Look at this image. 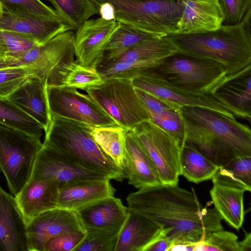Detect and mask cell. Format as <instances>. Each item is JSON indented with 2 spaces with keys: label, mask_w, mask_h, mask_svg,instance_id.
<instances>
[{
  "label": "cell",
  "mask_w": 251,
  "mask_h": 251,
  "mask_svg": "<svg viewBox=\"0 0 251 251\" xmlns=\"http://www.w3.org/2000/svg\"><path fill=\"white\" fill-rule=\"evenodd\" d=\"M128 209L170 229L174 246L195 251L208 233L223 229L222 218L214 208L203 206L192 188L160 184L139 188L126 198ZM171 250V249H170Z\"/></svg>",
  "instance_id": "cell-1"
},
{
  "label": "cell",
  "mask_w": 251,
  "mask_h": 251,
  "mask_svg": "<svg viewBox=\"0 0 251 251\" xmlns=\"http://www.w3.org/2000/svg\"><path fill=\"white\" fill-rule=\"evenodd\" d=\"M185 143L221 166L240 155L251 156V132L235 117L199 107L180 108Z\"/></svg>",
  "instance_id": "cell-2"
},
{
  "label": "cell",
  "mask_w": 251,
  "mask_h": 251,
  "mask_svg": "<svg viewBox=\"0 0 251 251\" xmlns=\"http://www.w3.org/2000/svg\"><path fill=\"white\" fill-rule=\"evenodd\" d=\"M251 11L238 24L204 32L174 33L165 37L179 52L220 63L228 76L251 65Z\"/></svg>",
  "instance_id": "cell-3"
},
{
  "label": "cell",
  "mask_w": 251,
  "mask_h": 251,
  "mask_svg": "<svg viewBox=\"0 0 251 251\" xmlns=\"http://www.w3.org/2000/svg\"><path fill=\"white\" fill-rule=\"evenodd\" d=\"M93 126L51 116L43 144L53 147L81 166L105 176L109 180L122 181L123 170L103 151L92 137Z\"/></svg>",
  "instance_id": "cell-4"
},
{
  "label": "cell",
  "mask_w": 251,
  "mask_h": 251,
  "mask_svg": "<svg viewBox=\"0 0 251 251\" xmlns=\"http://www.w3.org/2000/svg\"><path fill=\"white\" fill-rule=\"evenodd\" d=\"M142 73L174 88L201 93L213 94L227 77L220 63L179 51Z\"/></svg>",
  "instance_id": "cell-5"
},
{
  "label": "cell",
  "mask_w": 251,
  "mask_h": 251,
  "mask_svg": "<svg viewBox=\"0 0 251 251\" xmlns=\"http://www.w3.org/2000/svg\"><path fill=\"white\" fill-rule=\"evenodd\" d=\"M112 7L114 20L160 37L177 32L183 0H92Z\"/></svg>",
  "instance_id": "cell-6"
},
{
  "label": "cell",
  "mask_w": 251,
  "mask_h": 251,
  "mask_svg": "<svg viewBox=\"0 0 251 251\" xmlns=\"http://www.w3.org/2000/svg\"><path fill=\"white\" fill-rule=\"evenodd\" d=\"M42 147L40 139L0 124V173L15 197L30 180Z\"/></svg>",
  "instance_id": "cell-7"
},
{
  "label": "cell",
  "mask_w": 251,
  "mask_h": 251,
  "mask_svg": "<svg viewBox=\"0 0 251 251\" xmlns=\"http://www.w3.org/2000/svg\"><path fill=\"white\" fill-rule=\"evenodd\" d=\"M85 91L116 122L127 130L149 121L131 79L110 78Z\"/></svg>",
  "instance_id": "cell-8"
},
{
  "label": "cell",
  "mask_w": 251,
  "mask_h": 251,
  "mask_svg": "<svg viewBox=\"0 0 251 251\" xmlns=\"http://www.w3.org/2000/svg\"><path fill=\"white\" fill-rule=\"evenodd\" d=\"M75 32L68 30L47 42L37 45L7 67L25 66L35 76L47 81V85H62L67 66L75 61Z\"/></svg>",
  "instance_id": "cell-9"
},
{
  "label": "cell",
  "mask_w": 251,
  "mask_h": 251,
  "mask_svg": "<svg viewBox=\"0 0 251 251\" xmlns=\"http://www.w3.org/2000/svg\"><path fill=\"white\" fill-rule=\"evenodd\" d=\"M131 130L154 164L161 183L178 185L181 149L176 140L150 121Z\"/></svg>",
  "instance_id": "cell-10"
},
{
  "label": "cell",
  "mask_w": 251,
  "mask_h": 251,
  "mask_svg": "<svg viewBox=\"0 0 251 251\" xmlns=\"http://www.w3.org/2000/svg\"><path fill=\"white\" fill-rule=\"evenodd\" d=\"M51 116L65 118L95 126L117 124L89 95L64 85H47Z\"/></svg>",
  "instance_id": "cell-11"
},
{
  "label": "cell",
  "mask_w": 251,
  "mask_h": 251,
  "mask_svg": "<svg viewBox=\"0 0 251 251\" xmlns=\"http://www.w3.org/2000/svg\"><path fill=\"white\" fill-rule=\"evenodd\" d=\"M109 179L105 176L86 169L60 151L43 144L30 179H50L59 189L82 181Z\"/></svg>",
  "instance_id": "cell-12"
},
{
  "label": "cell",
  "mask_w": 251,
  "mask_h": 251,
  "mask_svg": "<svg viewBox=\"0 0 251 251\" xmlns=\"http://www.w3.org/2000/svg\"><path fill=\"white\" fill-rule=\"evenodd\" d=\"M131 81L135 89L153 95L179 108L183 106L203 107L235 117L232 110L213 94L178 89L143 73L134 77Z\"/></svg>",
  "instance_id": "cell-13"
},
{
  "label": "cell",
  "mask_w": 251,
  "mask_h": 251,
  "mask_svg": "<svg viewBox=\"0 0 251 251\" xmlns=\"http://www.w3.org/2000/svg\"><path fill=\"white\" fill-rule=\"evenodd\" d=\"M117 25L116 20L101 17L87 20L75 32L76 62L97 69L103 59L106 47Z\"/></svg>",
  "instance_id": "cell-14"
},
{
  "label": "cell",
  "mask_w": 251,
  "mask_h": 251,
  "mask_svg": "<svg viewBox=\"0 0 251 251\" xmlns=\"http://www.w3.org/2000/svg\"><path fill=\"white\" fill-rule=\"evenodd\" d=\"M79 230L85 229L75 210L58 207L44 212L27 224L30 251H44L50 239Z\"/></svg>",
  "instance_id": "cell-15"
},
{
  "label": "cell",
  "mask_w": 251,
  "mask_h": 251,
  "mask_svg": "<svg viewBox=\"0 0 251 251\" xmlns=\"http://www.w3.org/2000/svg\"><path fill=\"white\" fill-rule=\"evenodd\" d=\"M0 251H30L27 223L15 197L0 185Z\"/></svg>",
  "instance_id": "cell-16"
},
{
  "label": "cell",
  "mask_w": 251,
  "mask_h": 251,
  "mask_svg": "<svg viewBox=\"0 0 251 251\" xmlns=\"http://www.w3.org/2000/svg\"><path fill=\"white\" fill-rule=\"evenodd\" d=\"M0 29L18 33L36 44H43L70 27L60 19L22 16L3 11Z\"/></svg>",
  "instance_id": "cell-17"
},
{
  "label": "cell",
  "mask_w": 251,
  "mask_h": 251,
  "mask_svg": "<svg viewBox=\"0 0 251 251\" xmlns=\"http://www.w3.org/2000/svg\"><path fill=\"white\" fill-rule=\"evenodd\" d=\"M183 8L177 32L191 34L217 29L225 21L218 0H183Z\"/></svg>",
  "instance_id": "cell-18"
},
{
  "label": "cell",
  "mask_w": 251,
  "mask_h": 251,
  "mask_svg": "<svg viewBox=\"0 0 251 251\" xmlns=\"http://www.w3.org/2000/svg\"><path fill=\"white\" fill-rule=\"evenodd\" d=\"M47 81L32 76L7 98L42 126L45 132L51 121L47 97Z\"/></svg>",
  "instance_id": "cell-19"
},
{
  "label": "cell",
  "mask_w": 251,
  "mask_h": 251,
  "mask_svg": "<svg viewBox=\"0 0 251 251\" xmlns=\"http://www.w3.org/2000/svg\"><path fill=\"white\" fill-rule=\"evenodd\" d=\"M84 228L119 233L128 213L121 200L113 196L96 201L75 210Z\"/></svg>",
  "instance_id": "cell-20"
},
{
  "label": "cell",
  "mask_w": 251,
  "mask_h": 251,
  "mask_svg": "<svg viewBox=\"0 0 251 251\" xmlns=\"http://www.w3.org/2000/svg\"><path fill=\"white\" fill-rule=\"evenodd\" d=\"M59 187L50 179H30L15 196L18 205L27 224L47 211L58 207Z\"/></svg>",
  "instance_id": "cell-21"
},
{
  "label": "cell",
  "mask_w": 251,
  "mask_h": 251,
  "mask_svg": "<svg viewBox=\"0 0 251 251\" xmlns=\"http://www.w3.org/2000/svg\"><path fill=\"white\" fill-rule=\"evenodd\" d=\"M123 171L128 183L136 188L162 184L154 164L131 130L126 132Z\"/></svg>",
  "instance_id": "cell-22"
},
{
  "label": "cell",
  "mask_w": 251,
  "mask_h": 251,
  "mask_svg": "<svg viewBox=\"0 0 251 251\" xmlns=\"http://www.w3.org/2000/svg\"><path fill=\"white\" fill-rule=\"evenodd\" d=\"M213 94L232 110L235 117L250 122L251 65L237 74L228 76Z\"/></svg>",
  "instance_id": "cell-23"
},
{
  "label": "cell",
  "mask_w": 251,
  "mask_h": 251,
  "mask_svg": "<svg viewBox=\"0 0 251 251\" xmlns=\"http://www.w3.org/2000/svg\"><path fill=\"white\" fill-rule=\"evenodd\" d=\"M135 89L148 114L149 121L173 137L182 149L185 144V130L180 108Z\"/></svg>",
  "instance_id": "cell-24"
},
{
  "label": "cell",
  "mask_w": 251,
  "mask_h": 251,
  "mask_svg": "<svg viewBox=\"0 0 251 251\" xmlns=\"http://www.w3.org/2000/svg\"><path fill=\"white\" fill-rule=\"evenodd\" d=\"M115 191L108 179L75 183L59 189L58 207L76 210L102 199L113 196Z\"/></svg>",
  "instance_id": "cell-25"
},
{
  "label": "cell",
  "mask_w": 251,
  "mask_h": 251,
  "mask_svg": "<svg viewBox=\"0 0 251 251\" xmlns=\"http://www.w3.org/2000/svg\"><path fill=\"white\" fill-rule=\"evenodd\" d=\"M161 229L147 218L128 209L119 233L115 251H143Z\"/></svg>",
  "instance_id": "cell-26"
},
{
  "label": "cell",
  "mask_w": 251,
  "mask_h": 251,
  "mask_svg": "<svg viewBox=\"0 0 251 251\" xmlns=\"http://www.w3.org/2000/svg\"><path fill=\"white\" fill-rule=\"evenodd\" d=\"M209 192L214 208L222 219L238 231L242 227L244 221L245 191L213 184Z\"/></svg>",
  "instance_id": "cell-27"
},
{
  "label": "cell",
  "mask_w": 251,
  "mask_h": 251,
  "mask_svg": "<svg viewBox=\"0 0 251 251\" xmlns=\"http://www.w3.org/2000/svg\"><path fill=\"white\" fill-rule=\"evenodd\" d=\"M213 184L251 192V156H237L219 166L212 178Z\"/></svg>",
  "instance_id": "cell-28"
},
{
  "label": "cell",
  "mask_w": 251,
  "mask_h": 251,
  "mask_svg": "<svg viewBox=\"0 0 251 251\" xmlns=\"http://www.w3.org/2000/svg\"><path fill=\"white\" fill-rule=\"evenodd\" d=\"M181 175L188 181L198 183L211 179L219 166L193 147L185 144L181 149Z\"/></svg>",
  "instance_id": "cell-29"
},
{
  "label": "cell",
  "mask_w": 251,
  "mask_h": 251,
  "mask_svg": "<svg viewBox=\"0 0 251 251\" xmlns=\"http://www.w3.org/2000/svg\"><path fill=\"white\" fill-rule=\"evenodd\" d=\"M127 130L116 124L93 126L91 134L103 151L123 170L126 153V132Z\"/></svg>",
  "instance_id": "cell-30"
},
{
  "label": "cell",
  "mask_w": 251,
  "mask_h": 251,
  "mask_svg": "<svg viewBox=\"0 0 251 251\" xmlns=\"http://www.w3.org/2000/svg\"><path fill=\"white\" fill-rule=\"evenodd\" d=\"M62 21L72 30L76 31L89 18L99 14L97 5L92 0H48Z\"/></svg>",
  "instance_id": "cell-31"
},
{
  "label": "cell",
  "mask_w": 251,
  "mask_h": 251,
  "mask_svg": "<svg viewBox=\"0 0 251 251\" xmlns=\"http://www.w3.org/2000/svg\"><path fill=\"white\" fill-rule=\"evenodd\" d=\"M157 37L160 36L117 22V25L106 47L102 61L116 58L138 43Z\"/></svg>",
  "instance_id": "cell-32"
},
{
  "label": "cell",
  "mask_w": 251,
  "mask_h": 251,
  "mask_svg": "<svg viewBox=\"0 0 251 251\" xmlns=\"http://www.w3.org/2000/svg\"><path fill=\"white\" fill-rule=\"evenodd\" d=\"M0 124L22 131L40 139L42 130L40 125L24 112L7 97L0 96Z\"/></svg>",
  "instance_id": "cell-33"
},
{
  "label": "cell",
  "mask_w": 251,
  "mask_h": 251,
  "mask_svg": "<svg viewBox=\"0 0 251 251\" xmlns=\"http://www.w3.org/2000/svg\"><path fill=\"white\" fill-rule=\"evenodd\" d=\"M103 82L97 69L83 66L75 60L67 67L62 85L84 90L88 87L99 85Z\"/></svg>",
  "instance_id": "cell-34"
},
{
  "label": "cell",
  "mask_w": 251,
  "mask_h": 251,
  "mask_svg": "<svg viewBox=\"0 0 251 251\" xmlns=\"http://www.w3.org/2000/svg\"><path fill=\"white\" fill-rule=\"evenodd\" d=\"M0 4L3 11L12 14L61 20L53 9L40 0H0Z\"/></svg>",
  "instance_id": "cell-35"
},
{
  "label": "cell",
  "mask_w": 251,
  "mask_h": 251,
  "mask_svg": "<svg viewBox=\"0 0 251 251\" xmlns=\"http://www.w3.org/2000/svg\"><path fill=\"white\" fill-rule=\"evenodd\" d=\"M86 234L74 251H115L119 233L85 228Z\"/></svg>",
  "instance_id": "cell-36"
},
{
  "label": "cell",
  "mask_w": 251,
  "mask_h": 251,
  "mask_svg": "<svg viewBox=\"0 0 251 251\" xmlns=\"http://www.w3.org/2000/svg\"><path fill=\"white\" fill-rule=\"evenodd\" d=\"M196 251H241L240 241L235 233L223 229L207 234L197 244Z\"/></svg>",
  "instance_id": "cell-37"
},
{
  "label": "cell",
  "mask_w": 251,
  "mask_h": 251,
  "mask_svg": "<svg viewBox=\"0 0 251 251\" xmlns=\"http://www.w3.org/2000/svg\"><path fill=\"white\" fill-rule=\"evenodd\" d=\"M32 76L33 71L25 66L0 68V96L8 97Z\"/></svg>",
  "instance_id": "cell-38"
},
{
  "label": "cell",
  "mask_w": 251,
  "mask_h": 251,
  "mask_svg": "<svg viewBox=\"0 0 251 251\" xmlns=\"http://www.w3.org/2000/svg\"><path fill=\"white\" fill-rule=\"evenodd\" d=\"M2 34L7 46L9 59L6 68L11 62L21 57L38 45L29 39L14 32L2 30Z\"/></svg>",
  "instance_id": "cell-39"
},
{
  "label": "cell",
  "mask_w": 251,
  "mask_h": 251,
  "mask_svg": "<svg viewBox=\"0 0 251 251\" xmlns=\"http://www.w3.org/2000/svg\"><path fill=\"white\" fill-rule=\"evenodd\" d=\"M222 8L224 23L236 24L241 22L251 11V0H218Z\"/></svg>",
  "instance_id": "cell-40"
},
{
  "label": "cell",
  "mask_w": 251,
  "mask_h": 251,
  "mask_svg": "<svg viewBox=\"0 0 251 251\" xmlns=\"http://www.w3.org/2000/svg\"><path fill=\"white\" fill-rule=\"evenodd\" d=\"M85 234V230H79L57 235L47 242L44 251H74Z\"/></svg>",
  "instance_id": "cell-41"
},
{
  "label": "cell",
  "mask_w": 251,
  "mask_h": 251,
  "mask_svg": "<svg viewBox=\"0 0 251 251\" xmlns=\"http://www.w3.org/2000/svg\"><path fill=\"white\" fill-rule=\"evenodd\" d=\"M173 245V242L167 235L165 229L162 228L143 251H169Z\"/></svg>",
  "instance_id": "cell-42"
},
{
  "label": "cell",
  "mask_w": 251,
  "mask_h": 251,
  "mask_svg": "<svg viewBox=\"0 0 251 251\" xmlns=\"http://www.w3.org/2000/svg\"><path fill=\"white\" fill-rule=\"evenodd\" d=\"M8 61L7 46L3 36L2 30L0 29V68H5Z\"/></svg>",
  "instance_id": "cell-43"
},
{
  "label": "cell",
  "mask_w": 251,
  "mask_h": 251,
  "mask_svg": "<svg viewBox=\"0 0 251 251\" xmlns=\"http://www.w3.org/2000/svg\"><path fill=\"white\" fill-rule=\"evenodd\" d=\"M241 251H251V234L245 231V237L244 239L240 241Z\"/></svg>",
  "instance_id": "cell-44"
},
{
  "label": "cell",
  "mask_w": 251,
  "mask_h": 251,
  "mask_svg": "<svg viewBox=\"0 0 251 251\" xmlns=\"http://www.w3.org/2000/svg\"><path fill=\"white\" fill-rule=\"evenodd\" d=\"M2 13H3V9H2V8L1 7V5L0 4V16L1 15Z\"/></svg>",
  "instance_id": "cell-45"
},
{
  "label": "cell",
  "mask_w": 251,
  "mask_h": 251,
  "mask_svg": "<svg viewBox=\"0 0 251 251\" xmlns=\"http://www.w3.org/2000/svg\"></svg>",
  "instance_id": "cell-46"
}]
</instances>
